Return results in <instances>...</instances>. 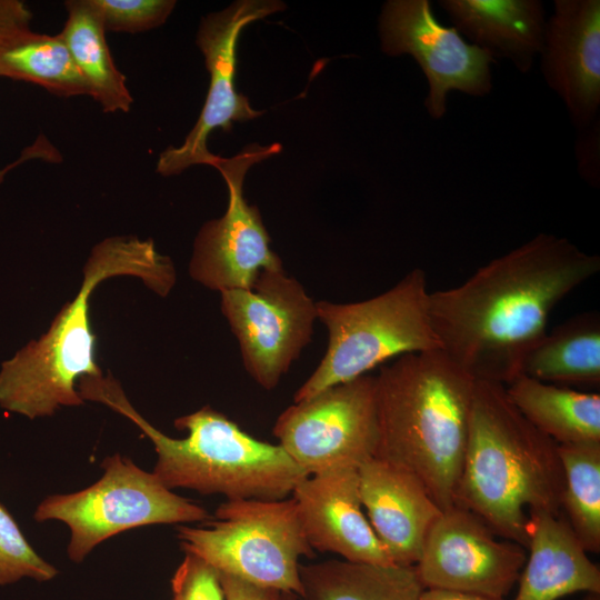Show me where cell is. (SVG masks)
<instances>
[{
    "label": "cell",
    "instance_id": "cell-19",
    "mask_svg": "<svg viewBox=\"0 0 600 600\" xmlns=\"http://www.w3.org/2000/svg\"><path fill=\"white\" fill-rule=\"evenodd\" d=\"M453 28L471 44L489 52L494 59L509 60L527 73L540 56L546 11L538 0H441Z\"/></svg>",
    "mask_w": 600,
    "mask_h": 600
},
{
    "label": "cell",
    "instance_id": "cell-5",
    "mask_svg": "<svg viewBox=\"0 0 600 600\" xmlns=\"http://www.w3.org/2000/svg\"><path fill=\"white\" fill-rule=\"evenodd\" d=\"M78 383L83 400L126 417L151 441L157 453L152 472L170 490L219 493L227 500H282L309 476L280 444L253 438L211 407L177 418L174 427L187 432L177 439L148 422L110 373L83 377Z\"/></svg>",
    "mask_w": 600,
    "mask_h": 600
},
{
    "label": "cell",
    "instance_id": "cell-10",
    "mask_svg": "<svg viewBox=\"0 0 600 600\" xmlns=\"http://www.w3.org/2000/svg\"><path fill=\"white\" fill-rule=\"evenodd\" d=\"M272 432L309 476L358 469L378 446L376 377L366 374L293 402Z\"/></svg>",
    "mask_w": 600,
    "mask_h": 600
},
{
    "label": "cell",
    "instance_id": "cell-28",
    "mask_svg": "<svg viewBox=\"0 0 600 600\" xmlns=\"http://www.w3.org/2000/svg\"><path fill=\"white\" fill-rule=\"evenodd\" d=\"M184 554L171 579L172 600H224L218 571L200 558Z\"/></svg>",
    "mask_w": 600,
    "mask_h": 600
},
{
    "label": "cell",
    "instance_id": "cell-2",
    "mask_svg": "<svg viewBox=\"0 0 600 600\" xmlns=\"http://www.w3.org/2000/svg\"><path fill=\"white\" fill-rule=\"evenodd\" d=\"M558 444L510 401L502 383L476 380L454 504L524 549L530 511L561 513Z\"/></svg>",
    "mask_w": 600,
    "mask_h": 600
},
{
    "label": "cell",
    "instance_id": "cell-21",
    "mask_svg": "<svg viewBox=\"0 0 600 600\" xmlns=\"http://www.w3.org/2000/svg\"><path fill=\"white\" fill-rule=\"evenodd\" d=\"M521 374L563 387H599V313H580L546 332L524 357Z\"/></svg>",
    "mask_w": 600,
    "mask_h": 600
},
{
    "label": "cell",
    "instance_id": "cell-15",
    "mask_svg": "<svg viewBox=\"0 0 600 600\" xmlns=\"http://www.w3.org/2000/svg\"><path fill=\"white\" fill-rule=\"evenodd\" d=\"M541 71L582 129L600 107V1L556 0L547 20Z\"/></svg>",
    "mask_w": 600,
    "mask_h": 600
},
{
    "label": "cell",
    "instance_id": "cell-14",
    "mask_svg": "<svg viewBox=\"0 0 600 600\" xmlns=\"http://www.w3.org/2000/svg\"><path fill=\"white\" fill-rule=\"evenodd\" d=\"M498 537L462 507L442 510L414 566L421 584L424 589L503 598L519 580L527 549Z\"/></svg>",
    "mask_w": 600,
    "mask_h": 600
},
{
    "label": "cell",
    "instance_id": "cell-30",
    "mask_svg": "<svg viewBox=\"0 0 600 600\" xmlns=\"http://www.w3.org/2000/svg\"><path fill=\"white\" fill-rule=\"evenodd\" d=\"M32 14L19 0H0V41L12 33L30 28Z\"/></svg>",
    "mask_w": 600,
    "mask_h": 600
},
{
    "label": "cell",
    "instance_id": "cell-12",
    "mask_svg": "<svg viewBox=\"0 0 600 600\" xmlns=\"http://www.w3.org/2000/svg\"><path fill=\"white\" fill-rule=\"evenodd\" d=\"M381 50L391 57L409 54L428 81L424 108L439 120L447 112L448 94L458 90L483 97L492 90L494 58L468 43L453 28L441 24L429 0H390L379 18Z\"/></svg>",
    "mask_w": 600,
    "mask_h": 600
},
{
    "label": "cell",
    "instance_id": "cell-3",
    "mask_svg": "<svg viewBox=\"0 0 600 600\" xmlns=\"http://www.w3.org/2000/svg\"><path fill=\"white\" fill-rule=\"evenodd\" d=\"M374 377V457L414 474L441 510L454 506L476 379L441 350L400 356Z\"/></svg>",
    "mask_w": 600,
    "mask_h": 600
},
{
    "label": "cell",
    "instance_id": "cell-25",
    "mask_svg": "<svg viewBox=\"0 0 600 600\" xmlns=\"http://www.w3.org/2000/svg\"><path fill=\"white\" fill-rule=\"evenodd\" d=\"M561 512L587 552L600 551V442L558 444Z\"/></svg>",
    "mask_w": 600,
    "mask_h": 600
},
{
    "label": "cell",
    "instance_id": "cell-20",
    "mask_svg": "<svg viewBox=\"0 0 600 600\" xmlns=\"http://www.w3.org/2000/svg\"><path fill=\"white\" fill-rule=\"evenodd\" d=\"M506 387L520 413L557 444L600 442V394L519 376Z\"/></svg>",
    "mask_w": 600,
    "mask_h": 600
},
{
    "label": "cell",
    "instance_id": "cell-33",
    "mask_svg": "<svg viewBox=\"0 0 600 600\" xmlns=\"http://www.w3.org/2000/svg\"><path fill=\"white\" fill-rule=\"evenodd\" d=\"M272 600H300V598L292 592L276 590Z\"/></svg>",
    "mask_w": 600,
    "mask_h": 600
},
{
    "label": "cell",
    "instance_id": "cell-4",
    "mask_svg": "<svg viewBox=\"0 0 600 600\" xmlns=\"http://www.w3.org/2000/svg\"><path fill=\"white\" fill-rule=\"evenodd\" d=\"M116 276L138 277L161 297L176 283L172 261L157 251L152 240L116 236L97 243L83 267L77 296L60 310L43 336L2 362L0 408L36 419L83 403L77 382L102 374L96 360L89 298L102 281Z\"/></svg>",
    "mask_w": 600,
    "mask_h": 600
},
{
    "label": "cell",
    "instance_id": "cell-16",
    "mask_svg": "<svg viewBox=\"0 0 600 600\" xmlns=\"http://www.w3.org/2000/svg\"><path fill=\"white\" fill-rule=\"evenodd\" d=\"M290 497L313 550L354 563L394 564L362 510L357 468L308 476Z\"/></svg>",
    "mask_w": 600,
    "mask_h": 600
},
{
    "label": "cell",
    "instance_id": "cell-34",
    "mask_svg": "<svg viewBox=\"0 0 600 600\" xmlns=\"http://www.w3.org/2000/svg\"><path fill=\"white\" fill-rule=\"evenodd\" d=\"M583 600H600L599 594L589 593Z\"/></svg>",
    "mask_w": 600,
    "mask_h": 600
},
{
    "label": "cell",
    "instance_id": "cell-17",
    "mask_svg": "<svg viewBox=\"0 0 600 600\" xmlns=\"http://www.w3.org/2000/svg\"><path fill=\"white\" fill-rule=\"evenodd\" d=\"M367 518L391 561L416 566L441 508L411 472L379 458L358 468Z\"/></svg>",
    "mask_w": 600,
    "mask_h": 600
},
{
    "label": "cell",
    "instance_id": "cell-26",
    "mask_svg": "<svg viewBox=\"0 0 600 600\" xmlns=\"http://www.w3.org/2000/svg\"><path fill=\"white\" fill-rule=\"evenodd\" d=\"M59 571L28 542L17 521L0 503V587L23 578L44 582Z\"/></svg>",
    "mask_w": 600,
    "mask_h": 600
},
{
    "label": "cell",
    "instance_id": "cell-8",
    "mask_svg": "<svg viewBox=\"0 0 600 600\" xmlns=\"http://www.w3.org/2000/svg\"><path fill=\"white\" fill-rule=\"evenodd\" d=\"M101 467L103 474L97 482L73 493L49 496L33 513L38 522L58 520L69 527L67 552L73 562L132 528L206 522L212 517L119 453L107 457Z\"/></svg>",
    "mask_w": 600,
    "mask_h": 600
},
{
    "label": "cell",
    "instance_id": "cell-35",
    "mask_svg": "<svg viewBox=\"0 0 600 600\" xmlns=\"http://www.w3.org/2000/svg\"><path fill=\"white\" fill-rule=\"evenodd\" d=\"M7 172L6 168L0 169V184L3 182Z\"/></svg>",
    "mask_w": 600,
    "mask_h": 600
},
{
    "label": "cell",
    "instance_id": "cell-11",
    "mask_svg": "<svg viewBox=\"0 0 600 600\" xmlns=\"http://www.w3.org/2000/svg\"><path fill=\"white\" fill-rule=\"evenodd\" d=\"M281 150L279 143H252L230 158L216 156L211 167L228 187L224 214L207 221L199 230L189 263L190 277L213 291L252 288L259 273L281 270L282 261L270 248V236L257 206L243 197L249 168Z\"/></svg>",
    "mask_w": 600,
    "mask_h": 600
},
{
    "label": "cell",
    "instance_id": "cell-1",
    "mask_svg": "<svg viewBox=\"0 0 600 600\" xmlns=\"http://www.w3.org/2000/svg\"><path fill=\"white\" fill-rule=\"evenodd\" d=\"M599 270V256L566 238L536 236L460 286L430 292L440 350L473 379L507 386L546 334L557 304Z\"/></svg>",
    "mask_w": 600,
    "mask_h": 600
},
{
    "label": "cell",
    "instance_id": "cell-6",
    "mask_svg": "<svg viewBox=\"0 0 600 600\" xmlns=\"http://www.w3.org/2000/svg\"><path fill=\"white\" fill-rule=\"evenodd\" d=\"M427 273L409 271L392 288L373 298L334 303L316 301L317 320L328 331L320 363L298 388L293 402L366 376L400 356L440 350L429 314Z\"/></svg>",
    "mask_w": 600,
    "mask_h": 600
},
{
    "label": "cell",
    "instance_id": "cell-31",
    "mask_svg": "<svg viewBox=\"0 0 600 600\" xmlns=\"http://www.w3.org/2000/svg\"><path fill=\"white\" fill-rule=\"evenodd\" d=\"M219 577L224 600H272L276 591L249 583L229 574L219 573Z\"/></svg>",
    "mask_w": 600,
    "mask_h": 600
},
{
    "label": "cell",
    "instance_id": "cell-18",
    "mask_svg": "<svg viewBox=\"0 0 600 600\" xmlns=\"http://www.w3.org/2000/svg\"><path fill=\"white\" fill-rule=\"evenodd\" d=\"M529 556L513 600H558L587 592L600 594V569L581 546L566 518L530 511Z\"/></svg>",
    "mask_w": 600,
    "mask_h": 600
},
{
    "label": "cell",
    "instance_id": "cell-13",
    "mask_svg": "<svg viewBox=\"0 0 600 600\" xmlns=\"http://www.w3.org/2000/svg\"><path fill=\"white\" fill-rule=\"evenodd\" d=\"M283 9L284 3L277 0H239L202 18L197 43L210 74L208 94L183 143L160 154L158 173L173 176L191 166H211L216 154L208 149L209 136L217 129L230 131L234 121H249L263 113L236 90L237 46L244 27Z\"/></svg>",
    "mask_w": 600,
    "mask_h": 600
},
{
    "label": "cell",
    "instance_id": "cell-9",
    "mask_svg": "<svg viewBox=\"0 0 600 600\" xmlns=\"http://www.w3.org/2000/svg\"><path fill=\"white\" fill-rule=\"evenodd\" d=\"M220 310L236 337L247 373L274 389L311 342L316 301L283 269L261 271L249 290L220 292Z\"/></svg>",
    "mask_w": 600,
    "mask_h": 600
},
{
    "label": "cell",
    "instance_id": "cell-23",
    "mask_svg": "<svg viewBox=\"0 0 600 600\" xmlns=\"http://www.w3.org/2000/svg\"><path fill=\"white\" fill-rule=\"evenodd\" d=\"M68 17L59 33L92 97L104 112H129L133 102L126 78L113 61L106 30L90 0L66 2Z\"/></svg>",
    "mask_w": 600,
    "mask_h": 600
},
{
    "label": "cell",
    "instance_id": "cell-22",
    "mask_svg": "<svg viewBox=\"0 0 600 600\" xmlns=\"http://www.w3.org/2000/svg\"><path fill=\"white\" fill-rule=\"evenodd\" d=\"M302 600H420L414 566L354 563L343 559L300 563Z\"/></svg>",
    "mask_w": 600,
    "mask_h": 600
},
{
    "label": "cell",
    "instance_id": "cell-29",
    "mask_svg": "<svg viewBox=\"0 0 600 600\" xmlns=\"http://www.w3.org/2000/svg\"><path fill=\"white\" fill-rule=\"evenodd\" d=\"M579 130L582 131L576 147L579 173L588 183L599 187V119Z\"/></svg>",
    "mask_w": 600,
    "mask_h": 600
},
{
    "label": "cell",
    "instance_id": "cell-7",
    "mask_svg": "<svg viewBox=\"0 0 600 600\" xmlns=\"http://www.w3.org/2000/svg\"><path fill=\"white\" fill-rule=\"evenodd\" d=\"M203 523L178 526L184 553L200 558L219 573L300 598V558H313L314 550L291 497L227 500Z\"/></svg>",
    "mask_w": 600,
    "mask_h": 600
},
{
    "label": "cell",
    "instance_id": "cell-32",
    "mask_svg": "<svg viewBox=\"0 0 600 600\" xmlns=\"http://www.w3.org/2000/svg\"><path fill=\"white\" fill-rule=\"evenodd\" d=\"M420 600H503V598H493L444 589H424Z\"/></svg>",
    "mask_w": 600,
    "mask_h": 600
},
{
    "label": "cell",
    "instance_id": "cell-27",
    "mask_svg": "<svg viewBox=\"0 0 600 600\" xmlns=\"http://www.w3.org/2000/svg\"><path fill=\"white\" fill-rule=\"evenodd\" d=\"M103 28L113 32H143L163 24L173 0H90Z\"/></svg>",
    "mask_w": 600,
    "mask_h": 600
},
{
    "label": "cell",
    "instance_id": "cell-24",
    "mask_svg": "<svg viewBox=\"0 0 600 600\" xmlns=\"http://www.w3.org/2000/svg\"><path fill=\"white\" fill-rule=\"evenodd\" d=\"M0 77L30 82L61 97L90 94L62 38L30 28L0 41Z\"/></svg>",
    "mask_w": 600,
    "mask_h": 600
}]
</instances>
